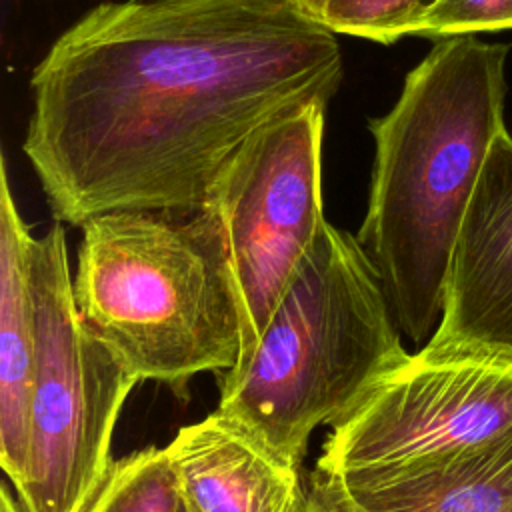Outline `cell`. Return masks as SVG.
<instances>
[{"mask_svg":"<svg viewBox=\"0 0 512 512\" xmlns=\"http://www.w3.org/2000/svg\"><path fill=\"white\" fill-rule=\"evenodd\" d=\"M328 104L284 114L234 154L208 210L224 240L238 310L242 364L326 226L322 138Z\"/></svg>","mask_w":512,"mask_h":512,"instance_id":"cell-6","label":"cell"},{"mask_svg":"<svg viewBox=\"0 0 512 512\" xmlns=\"http://www.w3.org/2000/svg\"><path fill=\"white\" fill-rule=\"evenodd\" d=\"M420 350L512 364V136L506 130L494 138L464 210L440 320Z\"/></svg>","mask_w":512,"mask_h":512,"instance_id":"cell-8","label":"cell"},{"mask_svg":"<svg viewBox=\"0 0 512 512\" xmlns=\"http://www.w3.org/2000/svg\"><path fill=\"white\" fill-rule=\"evenodd\" d=\"M512 30V0H436L410 26L408 36L444 40Z\"/></svg>","mask_w":512,"mask_h":512,"instance_id":"cell-14","label":"cell"},{"mask_svg":"<svg viewBox=\"0 0 512 512\" xmlns=\"http://www.w3.org/2000/svg\"><path fill=\"white\" fill-rule=\"evenodd\" d=\"M302 512H368L344 488L334 474L314 470L306 480Z\"/></svg>","mask_w":512,"mask_h":512,"instance_id":"cell-15","label":"cell"},{"mask_svg":"<svg viewBox=\"0 0 512 512\" xmlns=\"http://www.w3.org/2000/svg\"><path fill=\"white\" fill-rule=\"evenodd\" d=\"M38 358L30 402L24 512H82L112 460L118 416L138 384L78 312L62 222L34 238Z\"/></svg>","mask_w":512,"mask_h":512,"instance_id":"cell-5","label":"cell"},{"mask_svg":"<svg viewBox=\"0 0 512 512\" xmlns=\"http://www.w3.org/2000/svg\"><path fill=\"white\" fill-rule=\"evenodd\" d=\"M0 512H24L18 502V496L12 494V490L6 484L0 486Z\"/></svg>","mask_w":512,"mask_h":512,"instance_id":"cell-16","label":"cell"},{"mask_svg":"<svg viewBox=\"0 0 512 512\" xmlns=\"http://www.w3.org/2000/svg\"><path fill=\"white\" fill-rule=\"evenodd\" d=\"M180 494L166 448L148 446L114 460L82 512H178Z\"/></svg>","mask_w":512,"mask_h":512,"instance_id":"cell-12","label":"cell"},{"mask_svg":"<svg viewBox=\"0 0 512 512\" xmlns=\"http://www.w3.org/2000/svg\"><path fill=\"white\" fill-rule=\"evenodd\" d=\"M338 34L296 0H126L88 10L30 76L22 150L56 222L192 214L244 142L342 82Z\"/></svg>","mask_w":512,"mask_h":512,"instance_id":"cell-1","label":"cell"},{"mask_svg":"<svg viewBox=\"0 0 512 512\" xmlns=\"http://www.w3.org/2000/svg\"><path fill=\"white\" fill-rule=\"evenodd\" d=\"M436 0H328L320 22L334 34L394 44Z\"/></svg>","mask_w":512,"mask_h":512,"instance_id":"cell-13","label":"cell"},{"mask_svg":"<svg viewBox=\"0 0 512 512\" xmlns=\"http://www.w3.org/2000/svg\"><path fill=\"white\" fill-rule=\"evenodd\" d=\"M508 44L436 40L388 114L370 120L376 154L358 242L400 332L424 346L442 310L452 246L504 126Z\"/></svg>","mask_w":512,"mask_h":512,"instance_id":"cell-2","label":"cell"},{"mask_svg":"<svg viewBox=\"0 0 512 512\" xmlns=\"http://www.w3.org/2000/svg\"><path fill=\"white\" fill-rule=\"evenodd\" d=\"M186 512H302L300 468L214 410L166 446Z\"/></svg>","mask_w":512,"mask_h":512,"instance_id":"cell-9","label":"cell"},{"mask_svg":"<svg viewBox=\"0 0 512 512\" xmlns=\"http://www.w3.org/2000/svg\"><path fill=\"white\" fill-rule=\"evenodd\" d=\"M358 238L326 222L252 354L218 374V412L300 468L332 426L408 350Z\"/></svg>","mask_w":512,"mask_h":512,"instance_id":"cell-4","label":"cell"},{"mask_svg":"<svg viewBox=\"0 0 512 512\" xmlns=\"http://www.w3.org/2000/svg\"><path fill=\"white\" fill-rule=\"evenodd\" d=\"M326 2H328V0H296V4H298L306 14H310V16L316 18V20H320Z\"/></svg>","mask_w":512,"mask_h":512,"instance_id":"cell-17","label":"cell"},{"mask_svg":"<svg viewBox=\"0 0 512 512\" xmlns=\"http://www.w3.org/2000/svg\"><path fill=\"white\" fill-rule=\"evenodd\" d=\"M178 512H186V510H184V508H182V502H180V510H178Z\"/></svg>","mask_w":512,"mask_h":512,"instance_id":"cell-18","label":"cell"},{"mask_svg":"<svg viewBox=\"0 0 512 512\" xmlns=\"http://www.w3.org/2000/svg\"><path fill=\"white\" fill-rule=\"evenodd\" d=\"M30 226L0 162V464L14 488L26 474L30 402L38 358V312L32 286Z\"/></svg>","mask_w":512,"mask_h":512,"instance_id":"cell-10","label":"cell"},{"mask_svg":"<svg viewBox=\"0 0 512 512\" xmlns=\"http://www.w3.org/2000/svg\"><path fill=\"white\" fill-rule=\"evenodd\" d=\"M338 478L368 512H512V426L444 456Z\"/></svg>","mask_w":512,"mask_h":512,"instance_id":"cell-11","label":"cell"},{"mask_svg":"<svg viewBox=\"0 0 512 512\" xmlns=\"http://www.w3.org/2000/svg\"><path fill=\"white\" fill-rule=\"evenodd\" d=\"M74 300L138 382L186 398L192 378L240 356V310L214 214L110 212L82 226Z\"/></svg>","mask_w":512,"mask_h":512,"instance_id":"cell-3","label":"cell"},{"mask_svg":"<svg viewBox=\"0 0 512 512\" xmlns=\"http://www.w3.org/2000/svg\"><path fill=\"white\" fill-rule=\"evenodd\" d=\"M512 426V364L408 352L332 426L316 470H386L480 444Z\"/></svg>","mask_w":512,"mask_h":512,"instance_id":"cell-7","label":"cell"}]
</instances>
